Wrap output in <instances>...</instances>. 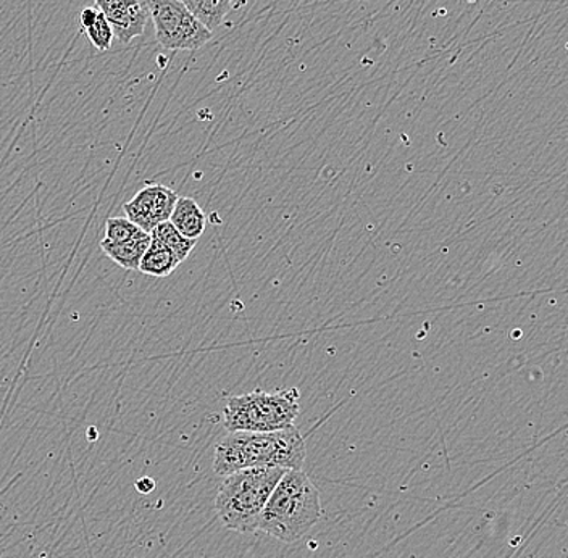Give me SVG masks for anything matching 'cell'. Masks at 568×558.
I'll return each mask as SVG.
<instances>
[{
  "label": "cell",
  "instance_id": "obj_1",
  "mask_svg": "<svg viewBox=\"0 0 568 558\" xmlns=\"http://www.w3.org/2000/svg\"><path fill=\"white\" fill-rule=\"evenodd\" d=\"M305 456V440L294 425L271 433L234 432L215 447L214 470L220 476L271 466L302 470Z\"/></svg>",
  "mask_w": 568,
  "mask_h": 558
},
{
  "label": "cell",
  "instance_id": "obj_2",
  "mask_svg": "<svg viewBox=\"0 0 568 558\" xmlns=\"http://www.w3.org/2000/svg\"><path fill=\"white\" fill-rule=\"evenodd\" d=\"M324 515L321 493L304 470H286L265 504L257 530L281 543H298Z\"/></svg>",
  "mask_w": 568,
  "mask_h": 558
},
{
  "label": "cell",
  "instance_id": "obj_3",
  "mask_svg": "<svg viewBox=\"0 0 568 558\" xmlns=\"http://www.w3.org/2000/svg\"><path fill=\"white\" fill-rule=\"evenodd\" d=\"M285 469H244L225 476L215 499L221 523L238 533H254Z\"/></svg>",
  "mask_w": 568,
  "mask_h": 558
},
{
  "label": "cell",
  "instance_id": "obj_4",
  "mask_svg": "<svg viewBox=\"0 0 568 558\" xmlns=\"http://www.w3.org/2000/svg\"><path fill=\"white\" fill-rule=\"evenodd\" d=\"M301 412L299 391H254L233 396L223 409V426L228 433H271L292 426Z\"/></svg>",
  "mask_w": 568,
  "mask_h": 558
},
{
  "label": "cell",
  "instance_id": "obj_5",
  "mask_svg": "<svg viewBox=\"0 0 568 558\" xmlns=\"http://www.w3.org/2000/svg\"><path fill=\"white\" fill-rule=\"evenodd\" d=\"M144 7L164 49L197 50L214 36L180 0H146Z\"/></svg>",
  "mask_w": 568,
  "mask_h": 558
},
{
  "label": "cell",
  "instance_id": "obj_6",
  "mask_svg": "<svg viewBox=\"0 0 568 558\" xmlns=\"http://www.w3.org/2000/svg\"><path fill=\"white\" fill-rule=\"evenodd\" d=\"M178 194L164 184H149L134 194L133 199L123 205L128 220L150 233L157 225L170 220Z\"/></svg>",
  "mask_w": 568,
  "mask_h": 558
},
{
  "label": "cell",
  "instance_id": "obj_7",
  "mask_svg": "<svg viewBox=\"0 0 568 558\" xmlns=\"http://www.w3.org/2000/svg\"><path fill=\"white\" fill-rule=\"evenodd\" d=\"M97 9L106 15L113 36L122 44H130L143 36L149 13L140 0H94Z\"/></svg>",
  "mask_w": 568,
  "mask_h": 558
},
{
  "label": "cell",
  "instance_id": "obj_8",
  "mask_svg": "<svg viewBox=\"0 0 568 558\" xmlns=\"http://www.w3.org/2000/svg\"><path fill=\"white\" fill-rule=\"evenodd\" d=\"M150 240H153L150 233L141 230L130 240L117 242V244L102 240L100 241V248L110 260L116 262L124 270H140L141 260H143V255L149 247Z\"/></svg>",
  "mask_w": 568,
  "mask_h": 558
},
{
  "label": "cell",
  "instance_id": "obj_9",
  "mask_svg": "<svg viewBox=\"0 0 568 558\" xmlns=\"http://www.w3.org/2000/svg\"><path fill=\"white\" fill-rule=\"evenodd\" d=\"M168 221L177 228L178 233L183 234L188 240L197 241L207 227V215L191 197H178Z\"/></svg>",
  "mask_w": 568,
  "mask_h": 558
},
{
  "label": "cell",
  "instance_id": "obj_10",
  "mask_svg": "<svg viewBox=\"0 0 568 558\" xmlns=\"http://www.w3.org/2000/svg\"><path fill=\"white\" fill-rule=\"evenodd\" d=\"M181 262L174 257L170 248L165 247L162 242L153 238L146 254L143 255V260H141L140 271L147 277L167 278L177 270Z\"/></svg>",
  "mask_w": 568,
  "mask_h": 558
},
{
  "label": "cell",
  "instance_id": "obj_11",
  "mask_svg": "<svg viewBox=\"0 0 568 558\" xmlns=\"http://www.w3.org/2000/svg\"><path fill=\"white\" fill-rule=\"evenodd\" d=\"M180 2L212 33L223 25L225 19L233 7V0H180Z\"/></svg>",
  "mask_w": 568,
  "mask_h": 558
},
{
  "label": "cell",
  "instance_id": "obj_12",
  "mask_svg": "<svg viewBox=\"0 0 568 558\" xmlns=\"http://www.w3.org/2000/svg\"><path fill=\"white\" fill-rule=\"evenodd\" d=\"M150 236H153L154 240L162 242L165 247L170 248L174 257L180 262H184L190 257L197 242L188 240L183 234L178 233L177 228H174L170 221H164V223L157 225V227L150 231Z\"/></svg>",
  "mask_w": 568,
  "mask_h": 558
},
{
  "label": "cell",
  "instance_id": "obj_13",
  "mask_svg": "<svg viewBox=\"0 0 568 558\" xmlns=\"http://www.w3.org/2000/svg\"><path fill=\"white\" fill-rule=\"evenodd\" d=\"M86 32L87 39L93 43V46L96 47L100 52H106V50L110 49L112 46V40L116 38L113 36L112 26L107 22L106 15L99 10V16H97L96 23L89 28L84 29Z\"/></svg>",
  "mask_w": 568,
  "mask_h": 558
},
{
  "label": "cell",
  "instance_id": "obj_14",
  "mask_svg": "<svg viewBox=\"0 0 568 558\" xmlns=\"http://www.w3.org/2000/svg\"><path fill=\"white\" fill-rule=\"evenodd\" d=\"M141 228H137L133 221L128 220L124 217H110L109 220L106 221V236H104V241L113 242H123L133 238L134 234L140 233Z\"/></svg>",
  "mask_w": 568,
  "mask_h": 558
},
{
  "label": "cell",
  "instance_id": "obj_15",
  "mask_svg": "<svg viewBox=\"0 0 568 558\" xmlns=\"http://www.w3.org/2000/svg\"><path fill=\"white\" fill-rule=\"evenodd\" d=\"M97 16H99V9L97 7H86L82 10L80 15V22H82L83 29L89 28L96 23Z\"/></svg>",
  "mask_w": 568,
  "mask_h": 558
},
{
  "label": "cell",
  "instance_id": "obj_16",
  "mask_svg": "<svg viewBox=\"0 0 568 558\" xmlns=\"http://www.w3.org/2000/svg\"><path fill=\"white\" fill-rule=\"evenodd\" d=\"M154 489H156V481L153 478H147V476H144V478L136 481L137 493L150 494Z\"/></svg>",
  "mask_w": 568,
  "mask_h": 558
}]
</instances>
